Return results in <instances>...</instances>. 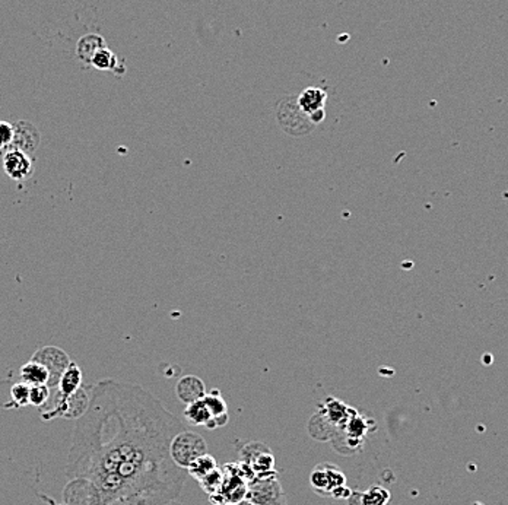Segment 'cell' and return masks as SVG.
Masks as SVG:
<instances>
[{
	"instance_id": "cell-11",
	"label": "cell",
	"mask_w": 508,
	"mask_h": 505,
	"mask_svg": "<svg viewBox=\"0 0 508 505\" xmlns=\"http://www.w3.org/2000/svg\"><path fill=\"white\" fill-rule=\"evenodd\" d=\"M19 377L21 381L28 386H48L50 383V373L47 366L34 359L21 366Z\"/></svg>"
},
{
	"instance_id": "cell-18",
	"label": "cell",
	"mask_w": 508,
	"mask_h": 505,
	"mask_svg": "<svg viewBox=\"0 0 508 505\" xmlns=\"http://www.w3.org/2000/svg\"><path fill=\"white\" fill-rule=\"evenodd\" d=\"M222 481H224V470L217 467L212 473H209L206 477H203V479L200 481V485L209 495H212V494H215L221 488Z\"/></svg>"
},
{
	"instance_id": "cell-2",
	"label": "cell",
	"mask_w": 508,
	"mask_h": 505,
	"mask_svg": "<svg viewBox=\"0 0 508 505\" xmlns=\"http://www.w3.org/2000/svg\"><path fill=\"white\" fill-rule=\"evenodd\" d=\"M207 453L205 438L195 431L181 430L174 435L170 444V455L173 462L181 469H187L198 457ZM187 472V470H185Z\"/></svg>"
},
{
	"instance_id": "cell-9",
	"label": "cell",
	"mask_w": 508,
	"mask_h": 505,
	"mask_svg": "<svg viewBox=\"0 0 508 505\" xmlns=\"http://www.w3.org/2000/svg\"><path fill=\"white\" fill-rule=\"evenodd\" d=\"M203 402L206 403V406L212 415V423H210L209 430L222 428L224 425H227V422L229 419L228 406L218 390L206 393V396L203 397Z\"/></svg>"
},
{
	"instance_id": "cell-5",
	"label": "cell",
	"mask_w": 508,
	"mask_h": 505,
	"mask_svg": "<svg viewBox=\"0 0 508 505\" xmlns=\"http://www.w3.org/2000/svg\"><path fill=\"white\" fill-rule=\"evenodd\" d=\"M4 170L13 181H25L33 175V159L22 151L9 149L4 155Z\"/></svg>"
},
{
	"instance_id": "cell-21",
	"label": "cell",
	"mask_w": 508,
	"mask_h": 505,
	"mask_svg": "<svg viewBox=\"0 0 508 505\" xmlns=\"http://www.w3.org/2000/svg\"><path fill=\"white\" fill-rule=\"evenodd\" d=\"M351 494H352V491H351L350 488H347L346 485H342V487L336 488V489L330 494V496H333L335 499H347V498L351 496Z\"/></svg>"
},
{
	"instance_id": "cell-16",
	"label": "cell",
	"mask_w": 508,
	"mask_h": 505,
	"mask_svg": "<svg viewBox=\"0 0 508 505\" xmlns=\"http://www.w3.org/2000/svg\"><path fill=\"white\" fill-rule=\"evenodd\" d=\"M91 65L95 67V69H99V70H114L117 72V56L114 55V53L112 50H109L107 47L98 50L92 60H91Z\"/></svg>"
},
{
	"instance_id": "cell-10",
	"label": "cell",
	"mask_w": 508,
	"mask_h": 505,
	"mask_svg": "<svg viewBox=\"0 0 508 505\" xmlns=\"http://www.w3.org/2000/svg\"><path fill=\"white\" fill-rule=\"evenodd\" d=\"M347 501H350V505H387L390 501V492L383 487L374 485L364 492H352Z\"/></svg>"
},
{
	"instance_id": "cell-19",
	"label": "cell",
	"mask_w": 508,
	"mask_h": 505,
	"mask_svg": "<svg viewBox=\"0 0 508 505\" xmlns=\"http://www.w3.org/2000/svg\"><path fill=\"white\" fill-rule=\"evenodd\" d=\"M50 396L48 386H31L30 390V405L41 408L47 403V398Z\"/></svg>"
},
{
	"instance_id": "cell-4",
	"label": "cell",
	"mask_w": 508,
	"mask_h": 505,
	"mask_svg": "<svg viewBox=\"0 0 508 505\" xmlns=\"http://www.w3.org/2000/svg\"><path fill=\"white\" fill-rule=\"evenodd\" d=\"M34 361L41 362L43 365L47 366L50 373V383L48 387H56L59 384V380L62 374L65 373V369L70 364V358L67 354L56 347H44L40 351H37L33 357Z\"/></svg>"
},
{
	"instance_id": "cell-1",
	"label": "cell",
	"mask_w": 508,
	"mask_h": 505,
	"mask_svg": "<svg viewBox=\"0 0 508 505\" xmlns=\"http://www.w3.org/2000/svg\"><path fill=\"white\" fill-rule=\"evenodd\" d=\"M183 430L164 405L136 384L102 380L76 419L65 473L72 505H168L187 472L170 455Z\"/></svg>"
},
{
	"instance_id": "cell-6",
	"label": "cell",
	"mask_w": 508,
	"mask_h": 505,
	"mask_svg": "<svg viewBox=\"0 0 508 505\" xmlns=\"http://www.w3.org/2000/svg\"><path fill=\"white\" fill-rule=\"evenodd\" d=\"M15 136L11 149H18L25 153H33L37 151L40 145V131L30 121H18L13 124Z\"/></svg>"
},
{
	"instance_id": "cell-13",
	"label": "cell",
	"mask_w": 508,
	"mask_h": 505,
	"mask_svg": "<svg viewBox=\"0 0 508 505\" xmlns=\"http://www.w3.org/2000/svg\"><path fill=\"white\" fill-rule=\"evenodd\" d=\"M107 47L105 45V41L101 36L98 34H88L85 37H82L81 40H79L77 45H76V53H77V58L81 59L84 63H91L92 58L95 53L101 48Z\"/></svg>"
},
{
	"instance_id": "cell-15",
	"label": "cell",
	"mask_w": 508,
	"mask_h": 505,
	"mask_svg": "<svg viewBox=\"0 0 508 505\" xmlns=\"http://www.w3.org/2000/svg\"><path fill=\"white\" fill-rule=\"evenodd\" d=\"M218 467L215 457H212L209 453L198 457L196 460H193L189 467H187V474H190L192 477H195L196 481H202L203 477H206L209 473H212Z\"/></svg>"
},
{
	"instance_id": "cell-17",
	"label": "cell",
	"mask_w": 508,
	"mask_h": 505,
	"mask_svg": "<svg viewBox=\"0 0 508 505\" xmlns=\"http://www.w3.org/2000/svg\"><path fill=\"white\" fill-rule=\"evenodd\" d=\"M30 390H31V386H28L23 381H18L12 386L11 397H12V402L15 403V406L25 408L30 405Z\"/></svg>"
},
{
	"instance_id": "cell-7",
	"label": "cell",
	"mask_w": 508,
	"mask_h": 505,
	"mask_svg": "<svg viewBox=\"0 0 508 505\" xmlns=\"http://www.w3.org/2000/svg\"><path fill=\"white\" fill-rule=\"evenodd\" d=\"M58 386H59V394L56 397L55 403H53V406H59V405L65 403L72 394H75L77 390H81L84 387L82 371L77 366L76 362L70 361L67 368L65 369V373L62 374Z\"/></svg>"
},
{
	"instance_id": "cell-22",
	"label": "cell",
	"mask_w": 508,
	"mask_h": 505,
	"mask_svg": "<svg viewBox=\"0 0 508 505\" xmlns=\"http://www.w3.org/2000/svg\"><path fill=\"white\" fill-rule=\"evenodd\" d=\"M43 499L45 501V502H48V504H51V505H72V504H67V502H63V504H56L55 501H53V499H50L48 496H43Z\"/></svg>"
},
{
	"instance_id": "cell-3",
	"label": "cell",
	"mask_w": 508,
	"mask_h": 505,
	"mask_svg": "<svg viewBox=\"0 0 508 505\" xmlns=\"http://www.w3.org/2000/svg\"><path fill=\"white\" fill-rule=\"evenodd\" d=\"M313 489L320 495H330L336 488L346 485L345 473L333 463H323L314 467L310 476Z\"/></svg>"
},
{
	"instance_id": "cell-14",
	"label": "cell",
	"mask_w": 508,
	"mask_h": 505,
	"mask_svg": "<svg viewBox=\"0 0 508 505\" xmlns=\"http://www.w3.org/2000/svg\"><path fill=\"white\" fill-rule=\"evenodd\" d=\"M184 416L192 425H195V427H205L209 430L210 423H212V415H210L206 403L203 402V398L195 403L187 405V408L184 411Z\"/></svg>"
},
{
	"instance_id": "cell-20",
	"label": "cell",
	"mask_w": 508,
	"mask_h": 505,
	"mask_svg": "<svg viewBox=\"0 0 508 505\" xmlns=\"http://www.w3.org/2000/svg\"><path fill=\"white\" fill-rule=\"evenodd\" d=\"M15 136V127L12 123L0 121V151L11 149Z\"/></svg>"
},
{
	"instance_id": "cell-8",
	"label": "cell",
	"mask_w": 508,
	"mask_h": 505,
	"mask_svg": "<svg viewBox=\"0 0 508 505\" xmlns=\"http://www.w3.org/2000/svg\"><path fill=\"white\" fill-rule=\"evenodd\" d=\"M175 393L183 403L190 405L198 401H202V398L206 396V387L199 377L187 376L177 383Z\"/></svg>"
},
{
	"instance_id": "cell-12",
	"label": "cell",
	"mask_w": 508,
	"mask_h": 505,
	"mask_svg": "<svg viewBox=\"0 0 508 505\" xmlns=\"http://www.w3.org/2000/svg\"><path fill=\"white\" fill-rule=\"evenodd\" d=\"M325 99H326V94L322 89L308 88L300 95L297 104L300 110L310 119V116H313L314 113L323 110Z\"/></svg>"
}]
</instances>
